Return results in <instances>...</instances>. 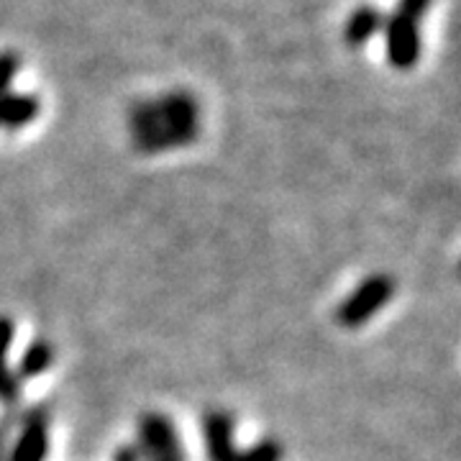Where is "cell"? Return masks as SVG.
<instances>
[{"mask_svg":"<svg viewBox=\"0 0 461 461\" xmlns=\"http://www.w3.org/2000/svg\"><path fill=\"white\" fill-rule=\"evenodd\" d=\"M51 364H54V346L50 341H44V339H33L32 344L23 348V354H21L14 372H16V377L21 382H26V379H36L41 377V375H47L51 369Z\"/></svg>","mask_w":461,"mask_h":461,"instance_id":"10","label":"cell"},{"mask_svg":"<svg viewBox=\"0 0 461 461\" xmlns=\"http://www.w3.org/2000/svg\"><path fill=\"white\" fill-rule=\"evenodd\" d=\"M41 113V100L33 93H5L0 95V129L18 131L33 123Z\"/></svg>","mask_w":461,"mask_h":461,"instance_id":"9","label":"cell"},{"mask_svg":"<svg viewBox=\"0 0 461 461\" xmlns=\"http://www.w3.org/2000/svg\"><path fill=\"white\" fill-rule=\"evenodd\" d=\"M51 411L44 402H36L18 412V426L5 461H47L50 456Z\"/></svg>","mask_w":461,"mask_h":461,"instance_id":"3","label":"cell"},{"mask_svg":"<svg viewBox=\"0 0 461 461\" xmlns=\"http://www.w3.org/2000/svg\"><path fill=\"white\" fill-rule=\"evenodd\" d=\"M139 461H187L177 426L165 412L149 411L139 418Z\"/></svg>","mask_w":461,"mask_h":461,"instance_id":"4","label":"cell"},{"mask_svg":"<svg viewBox=\"0 0 461 461\" xmlns=\"http://www.w3.org/2000/svg\"><path fill=\"white\" fill-rule=\"evenodd\" d=\"M16 339V323L8 315H0V405L3 408H18V400L23 393V382L16 372L8 366V351Z\"/></svg>","mask_w":461,"mask_h":461,"instance_id":"7","label":"cell"},{"mask_svg":"<svg viewBox=\"0 0 461 461\" xmlns=\"http://www.w3.org/2000/svg\"><path fill=\"white\" fill-rule=\"evenodd\" d=\"M21 72V57L16 51H0V95L11 93V85Z\"/></svg>","mask_w":461,"mask_h":461,"instance_id":"13","label":"cell"},{"mask_svg":"<svg viewBox=\"0 0 461 461\" xmlns=\"http://www.w3.org/2000/svg\"><path fill=\"white\" fill-rule=\"evenodd\" d=\"M285 459V446L277 438H262L257 444L239 448L233 461H282Z\"/></svg>","mask_w":461,"mask_h":461,"instance_id":"11","label":"cell"},{"mask_svg":"<svg viewBox=\"0 0 461 461\" xmlns=\"http://www.w3.org/2000/svg\"><path fill=\"white\" fill-rule=\"evenodd\" d=\"M233 415L229 411H208L203 415V441L208 461H233L239 446L233 441Z\"/></svg>","mask_w":461,"mask_h":461,"instance_id":"6","label":"cell"},{"mask_svg":"<svg viewBox=\"0 0 461 461\" xmlns=\"http://www.w3.org/2000/svg\"><path fill=\"white\" fill-rule=\"evenodd\" d=\"M384 18H387V14L379 11L377 5H359V8H354L344 23L346 47H351V50L366 47L375 36L382 33Z\"/></svg>","mask_w":461,"mask_h":461,"instance_id":"8","label":"cell"},{"mask_svg":"<svg viewBox=\"0 0 461 461\" xmlns=\"http://www.w3.org/2000/svg\"><path fill=\"white\" fill-rule=\"evenodd\" d=\"M111 461H139V454H136V446H118Z\"/></svg>","mask_w":461,"mask_h":461,"instance_id":"15","label":"cell"},{"mask_svg":"<svg viewBox=\"0 0 461 461\" xmlns=\"http://www.w3.org/2000/svg\"><path fill=\"white\" fill-rule=\"evenodd\" d=\"M384 57L393 69L400 72H408L412 67L420 62V54H423V29L418 21L402 16V14H387L384 18Z\"/></svg>","mask_w":461,"mask_h":461,"instance_id":"5","label":"cell"},{"mask_svg":"<svg viewBox=\"0 0 461 461\" xmlns=\"http://www.w3.org/2000/svg\"><path fill=\"white\" fill-rule=\"evenodd\" d=\"M126 129L133 151L147 157L190 147L200 136V103L187 90L136 100L126 113Z\"/></svg>","mask_w":461,"mask_h":461,"instance_id":"1","label":"cell"},{"mask_svg":"<svg viewBox=\"0 0 461 461\" xmlns=\"http://www.w3.org/2000/svg\"><path fill=\"white\" fill-rule=\"evenodd\" d=\"M430 5H433V0H397L395 11L402 14V16L412 18V21H418V23H423V18L429 16Z\"/></svg>","mask_w":461,"mask_h":461,"instance_id":"14","label":"cell"},{"mask_svg":"<svg viewBox=\"0 0 461 461\" xmlns=\"http://www.w3.org/2000/svg\"><path fill=\"white\" fill-rule=\"evenodd\" d=\"M393 295H395V280L390 275H382V272L379 275H369L339 305L336 321L344 329H359L366 321H372L393 300Z\"/></svg>","mask_w":461,"mask_h":461,"instance_id":"2","label":"cell"},{"mask_svg":"<svg viewBox=\"0 0 461 461\" xmlns=\"http://www.w3.org/2000/svg\"><path fill=\"white\" fill-rule=\"evenodd\" d=\"M18 412H21V408H5L0 412V461L8 459L11 441H14V433H16L18 426Z\"/></svg>","mask_w":461,"mask_h":461,"instance_id":"12","label":"cell"}]
</instances>
